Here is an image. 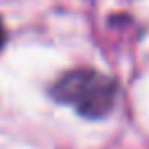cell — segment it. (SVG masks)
Instances as JSON below:
<instances>
[{
	"label": "cell",
	"instance_id": "cell-2",
	"mask_svg": "<svg viewBox=\"0 0 149 149\" xmlns=\"http://www.w3.org/2000/svg\"><path fill=\"white\" fill-rule=\"evenodd\" d=\"M5 37H7V33H5V26H2V21H0V49H2V44H5Z\"/></svg>",
	"mask_w": 149,
	"mask_h": 149
},
{
	"label": "cell",
	"instance_id": "cell-1",
	"mask_svg": "<svg viewBox=\"0 0 149 149\" xmlns=\"http://www.w3.org/2000/svg\"><path fill=\"white\" fill-rule=\"evenodd\" d=\"M51 95L58 102L74 107L86 119H100L112 112L116 100V84L91 68H77L65 72L54 86Z\"/></svg>",
	"mask_w": 149,
	"mask_h": 149
}]
</instances>
